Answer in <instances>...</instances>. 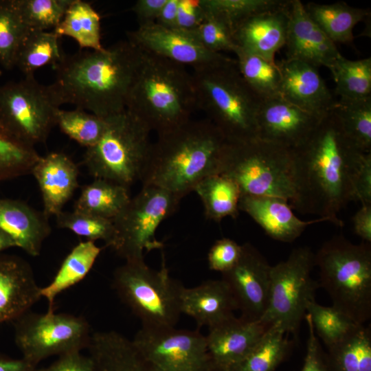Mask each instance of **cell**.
<instances>
[{"label":"cell","mask_w":371,"mask_h":371,"mask_svg":"<svg viewBox=\"0 0 371 371\" xmlns=\"http://www.w3.org/2000/svg\"><path fill=\"white\" fill-rule=\"evenodd\" d=\"M366 153L355 146L335 114L328 112L308 140L293 150L295 198L291 207L342 227L338 213L357 201L355 181Z\"/></svg>","instance_id":"cell-1"},{"label":"cell","mask_w":371,"mask_h":371,"mask_svg":"<svg viewBox=\"0 0 371 371\" xmlns=\"http://www.w3.org/2000/svg\"><path fill=\"white\" fill-rule=\"evenodd\" d=\"M142 51L128 39L100 50L65 55L49 86L58 106L73 104L108 119L126 110Z\"/></svg>","instance_id":"cell-2"},{"label":"cell","mask_w":371,"mask_h":371,"mask_svg":"<svg viewBox=\"0 0 371 371\" xmlns=\"http://www.w3.org/2000/svg\"><path fill=\"white\" fill-rule=\"evenodd\" d=\"M227 140L208 119L190 120L157 135L152 143L140 182L172 192L181 199L205 177L221 172Z\"/></svg>","instance_id":"cell-3"},{"label":"cell","mask_w":371,"mask_h":371,"mask_svg":"<svg viewBox=\"0 0 371 371\" xmlns=\"http://www.w3.org/2000/svg\"><path fill=\"white\" fill-rule=\"evenodd\" d=\"M142 51L126 109L159 135L191 120L197 109L193 78L185 67Z\"/></svg>","instance_id":"cell-4"},{"label":"cell","mask_w":371,"mask_h":371,"mask_svg":"<svg viewBox=\"0 0 371 371\" xmlns=\"http://www.w3.org/2000/svg\"><path fill=\"white\" fill-rule=\"evenodd\" d=\"M197 108L227 142L257 137L256 117L261 100L242 78L236 60L194 71Z\"/></svg>","instance_id":"cell-5"},{"label":"cell","mask_w":371,"mask_h":371,"mask_svg":"<svg viewBox=\"0 0 371 371\" xmlns=\"http://www.w3.org/2000/svg\"><path fill=\"white\" fill-rule=\"evenodd\" d=\"M315 265L333 306L364 325L371 318V243L334 236L315 254Z\"/></svg>","instance_id":"cell-6"},{"label":"cell","mask_w":371,"mask_h":371,"mask_svg":"<svg viewBox=\"0 0 371 371\" xmlns=\"http://www.w3.org/2000/svg\"><path fill=\"white\" fill-rule=\"evenodd\" d=\"M293 150L258 137L227 142L221 172L239 186L241 196L295 198Z\"/></svg>","instance_id":"cell-7"},{"label":"cell","mask_w":371,"mask_h":371,"mask_svg":"<svg viewBox=\"0 0 371 371\" xmlns=\"http://www.w3.org/2000/svg\"><path fill=\"white\" fill-rule=\"evenodd\" d=\"M107 120L103 135L86 149L82 163L94 179L129 188L142 179L152 144L151 131L126 109Z\"/></svg>","instance_id":"cell-8"},{"label":"cell","mask_w":371,"mask_h":371,"mask_svg":"<svg viewBox=\"0 0 371 371\" xmlns=\"http://www.w3.org/2000/svg\"><path fill=\"white\" fill-rule=\"evenodd\" d=\"M113 289L146 328L175 327L180 315L183 286L170 275L165 262L157 271L144 260L125 261L113 275Z\"/></svg>","instance_id":"cell-9"},{"label":"cell","mask_w":371,"mask_h":371,"mask_svg":"<svg viewBox=\"0 0 371 371\" xmlns=\"http://www.w3.org/2000/svg\"><path fill=\"white\" fill-rule=\"evenodd\" d=\"M315 266V254L308 247L294 249L286 260L271 266L268 306L260 321L296 336L319 286L311 277Z\"/></svg>","instance_id":"cell-10"},{"label":"cell","mask_w":371,"mask_h":371,"mask_svg":"<svg viewBox=\"0 0 371 371\" xmlns=\"http://www.w3.org/2000/svg\"><path fill=\"white\" fill-rule=\"evenodd\" d=\"M181 199L164 188L142 186L113 220L115 252L125 261L144 260V252L164 247L155 237L159 225L175 213Z\"/></svg>","instance_id":"cell-11"},{"label":"cell","mask_w":371,"mask_h":371,"mask_svg":"<svg viewBox=\"0 0 371 371\" xmlns=\"http://www.w3.org/2000/svg\"><path fill=\"white\" fill-rule=\"evenodd\" d=\"M58 109L49 86L34 75L0 86V124L27 145L34 147L47 141Z\"/></svg>","instance_id":"cell-12"},{"label":"cell","mask_w":371,"mask_h":371,"mask_svg":"<svg viewBox=\"0 0 371 371\" xmlns=\"http://www.w3.org/2000/svg\"><path fill=\"white\" fill-rule=\"evenodd\" d=\"M14 328L21 357L36 366L52 356L87 348L92 334L84 317L54 311H28L14 321Z\"/></svg>","instance_id":"cell-13"},{"label":"cell","mask_w":371,"mask_h":371,"mask_svg":"<svg viewBox=\"0 0 371 371\" xmlns=\"http://www.w3.org/2000/svg\"><path fill=\"white\" fill-rule=\"evenodd\" d=\"M133 341L161 371H217L198 330L142 326Z\"/></svg>","instance_id":"cell-14"},{"label":"cell","mask_w":371,"mask_h":371,"mask_svg":"<svg viewBox=\"0 0 371 371\" xmlns=\"http://www.w3.org/2000/svg\"><path fill=\"white\" fill-rule=\"evenodd\" d=\"M271 266L249 243L242 245L240 257L230 270L222 273L242 317L259 321L269 303Z\"/></svg>","instance_id":"cell-15"},{"label":"cell","mask_w":371,"mask_h":371,"mask_svg":"<svg viewBox=\"0 0 371 371\" xmlns=\"http://www.w3.org/2000/svg\"><path fill=\"white\" fill-rule=\"evenodd\" d=\"M128 40L143 51L164 58L194 71L226 63L232 59L203 47L192 34L156 23L129 32Z\"/></svg>","instance_id":"cell-16"},{"label":"cell","mask_w":371,"mask_h":371,"mask_svg":"<svg viewBox=\"0 0 371 371\" xmlns=\"http://www.w3.org/2000/svg\"><path fill=\"white\" fill-rule=\"evenodd\" d=\"M323 117L306 111L281 97L265 100L257 114V137L293 150L308 140Z\"/></svg>","instance_id":"cell-17"},{"label":"cell","mask_w":371,"mask_h":371,"mask_svg":"<svg viewBox=\"0 0 371 371\" xmlns=\"http://www.w3.org/2000/svg\"><path fill=\"white\" fill-rule=\"evenodd\" d=\"M286 59L297 60L328 69L341 54L334 43L311 19L299 0H290Z\"/></svg>","instance_id":"cell-18"},{"label":"cell","mask_w":371,"mask_h":371,"mask_svg":"<svg viewBox=\"0 0 371 371\" xmlns=\"http://www.w3.org/2000/svg\"><path fill=\"white\" fill-rule=\"evenodd\" d=\"M289 1L278 7L254 13L236 24L233 35L238 49L275 60L276 53L286 43Z\"/></svg>","instance_id":"cell-19"},{"label":"cell","mask_w":371,"mask_h":371,"mask_svg":"<svg viewBox=\"0 0 371 371\" xmlns=\"http://www.w3.org/2000/svg\"><path fill=\"white\" fill-rule=\"evenodd\" d=\"M270 325L234 315L209 328L205 336L217 371H229L258 343Z\"/></svg>","instance_id":"cell-20"},{"label":"cell","mask_w":371,"mask_h":371,"mask_svg":"<svg viewBox=\"0 0 371 371\" xmlns=\"http://www.w3.org/2000/svg\"><path fill=\"white\" fill-rule=\"evenodd\" d=\"M276 63L281 74V98L319 116L331 111L336 100L317 67L286 58Z\"/></svg>","instance_id":"cell-21"},{"label":"cell","mask_w":371,"mask_h":371,"mask_svg":"<svg viewBox=\"0 0 371 371\" xmlns=\"http://www.w3.org/2000/svg\"><path fill=\"white\" fill-rule=\"evenodd\" d=\"M41 289L25 260L0 253V324L30 311L41 297Z\"/></svg>","instance_id":"cell-22"},{"label":"cell","mask_w":371,"mask_h":371,"mask_svg":"<svg viewBox=\"0 0 371 371\" xmlns=\"http://www.w3.org/2000/svg\"><path fill=\"white\" fill-rule=\"evenodd\" d=\"M31 174L39 187L43 211L48 217L62 212L79 186L78 166L62 152H52L40 156Z\"/></svg>","instance_id":"cell-23"},{"label":"cell","mask_w":371,"mask_h":371,"mask_svg":"<svg viewBox=\"0 0 371 371\" xmlns=\"http://www.w3.org/2000/svg\"><path fill=\"white\" fill-rule=\"evenodd\" d=\"M238 207L251 217L269 237L284 243L294 241L310 225L330 222L326 218L301 220L294 214L287 201L275 196H241Z\"/></svg>","instance_id":"cell-24"},{"label":"cell","mask_w":371,"mask_h":371,"mask_svg":"<svg viewBox=\"0 0 371 371\" xmlns=\"http://www.w3.org/2000/svg\"><path fill=\"white\" fill-rule=\"evenodd\" d=\"M0 229L8 234L17 247L32 256L40 255L52 229L49 217L25 202L0 198Z\"/></svg>","instance_id":"cell-25"},{"label":"cell","mask_w":371,"mask_h":371,"mask_svg":"<svg viewBox=\"0 0 371 371\" xmlns=\"http://www.w3.org/2000/svg\"><path fill=\"white\" fill-rule=\"evenodd\" d=\"M181 310L199 326L211 328L234 316L237 306L229 289L221 279L207 280L192 288L183 287Z\"/></svg>","instance_id":"cell-26"},{"label":"cell","mask_w":371,"mask_h":371,"mask_svg":"<svg viewBox=\"0 0 371 371\" xmlns=\"http://www.w3.org/2000/svg\"><path fill=\"white\" fill-rule=\"evenodd\" d=\"M87 348L96 371H161L133 340L115 330L92 333Z\"/></svg>","instance_id":"cell-27"},{"label":"cell","mask_w":371,"mask_h":371,"mask_svg":"<svg viewBox=\"0 0 371 371\" xmlns=\"http://www.w3.org/2000/svg\"><path fill=\"white\" fill-rule=\"evenodd\" d=\"M304 6L311 19L334 43H351L355 26L370 15L369 9L352 7L344 2H309Z\"/></svg>","instance_id":"cell-28"},{"label":"cell","mask_w":371,"mask_h":371,"mask_svg":"<svg viewBox=\"0 0 371 371\" xmlns=\"http://www.w3.org/2000/svg\"><path fill=\"white\" fill-rule=\"evenodd\" d=\"M101 251L102 248L91 240L80 242L71 250L51 282L41 289V297L48 302L47 311H54V301L59 294L86 277Z\"/></svg>","instance_id":"cell-29"},{"label":"cell","mask_w":371,"mask_h":371,"mask_svg":"<svg viewBox=\"0 0 371 371\" xmlns=\"http://www.w3.org/2000/svg\"><path fill=\"white\" fill-rule=\"evenodd\" d=\"M194 191L201 200L207 219L220 222L227 216L238 217L241 192L238 184L227 176H208L195 186Z\"/></svg>","instance_id":"cell-30"},{"label":"cell","mask_w":371,"mask_h":371,"mask_svg":"<svg viewBox=\"0 0 371 371\" xmlns=\"http://www.w3.org/2000/svg\"><path fill=\"white\" fill-rule=\"evenodd\" d=\"M131 198L128 188L108 180L94 179L82 187L74 210L113 221Z\"/></svg>","instance_id":"cell-31"},{"label":"cell","mask_w":371,"mask_h":371,"mask_svg":"<svg viewBox=\"0 0 371 371\" xmlns=\"http://www.w3.org/2000/svg\"><path fill=\"white\" fill-rule=\"evenodd\" d=\"M326 358L330 371H371V330L357 325L329 346Z\"/></svg>","instance_id":"cell-32"},{"label":"cell","mask_w":371,"mask_h":371,"mask_svg":"<svg viewBox=\"0 0 371 371\" xmlns=\"http://www.w3.org/2000/svg\"><path fill=\"white\" fill-rule=\"evenodd\" d=\"M60 37L73 38L81 48L100 50L101 43L100 17L90 3L73 0L62 21L53 30Z\"/></svg>","instance_id":"cell-33"},{"label":"cell","mask_w":371,"mask_h":371,"mask_svg":"<svg viewBox=\"0 0 371 371\" xmlns=\"http://www.w3.org/2000/svg\"><path fill=\"white\" fill-rule=\"evenodd\" d=\"M59 40L60 36L53 30H30L17 52L15 67L24 76L34 75L45 65L54 68L65 56Z\"/></svg>","instance_id":"cell-34"},{"label":"cell","mask_w":371,"mask_h":371,"mask_svg":"<svg viewBox=\"0 0 371 371\" xmlns=\"http://www.w3.org/2000/svg\"><path fill=\"white\" fill-rule=\"evenodd\" d=\"M234 54L242 78L262 102L281 97V74L275 60L238 49Z\"/></svg>","instance_id":"cell-35"},{"label":"cell","mask_w":371,"mask_h":371,"mask_svg":"<svg viewBox=\"0 0 371 371\" xmlns=\"http://www.w3.org/2000/svg\"><path fill=\"white\" fill-rule=\"evenodd\" d=\"M286 335L278 324L271 325L251 351L229 371H275L293 345Z\"/></svg>","instance_id":"cell-36"},{"label":"cell","mask_w":371,"mask_h":371,"mask_svg":"<svg viewBox=\"0 0 371 371\" xmlns=\"http://www.w3.org/2000/svg\"><path fill=\"white\" fill-rule=\"evenodd\" d=\"M346 136L359 150L371 153V97L341 99L331 109Z\"/></svg>","instance_id":"cell-37"},{"label":"cell","mask_w":371,"mask_h":371,"mask_svg":"<svg viewBox=\"0 0 371 371\" xmlns=\"http://www.w3.org/2000/svg\"><path fill=\"white\" fill-rule=\"evenodd\" d=\"M341 99L371 97V58L350 60L341 54L329 69Z\"/></svg>","instance_id":"cell-38"},{"label":"cell","mask_w":371,"mask_h":371,"mask_svg":"<svg viewBox=\"0 0 371 371\" xmlns=\"http://www.w3.org/2000/svg\"><path fill=\"white\" fill-rule=\"evenodd\" d=\"M108 124L101 118L82 109H58L56 125L69 138L87 148L96 144L103 135Z\"/></svg>","instance_id":"cell-39"},{"label":"cell","mask_w":371,"mask_h":371,"mask_svg":"<svg viewBox=\"0 0 371 371\" xmlns=\"http://www.w3.org/2000/svg\"><path fill=\"white\" fill-rule=\"evenodd\" d=\"M30 30L23 21L15 0H0V65L5 69L15 67L17 52Z\"/></svg>","instance_id":"cell-40"},{"label":"cell","mask_w":371,"mask_h":371,"mask_svg":"<svg viewBox=\"0 0 371 371\" xmlns=\"http://www.w3.org/2000/svg\"><path fill=\"white\" fill-rule=\"evenodd\" d=\"M39 157L34 146L19 140L0 124V182L31 174Z\"/></svg>","instance_id":"cell-41"},{"label":"cell","mask_w":371,"mask_h":371,"mask_svg":"<svg viewBox=\"0 0 371 371\" xmlns=\"http://www.w3.org/2000/svg\"><path fill=\"white\" fill-rule=\"evenodd\" d=\"M55 216L58 227L70 230L87 240H103L106 247L113 248L116 232L112 220L74 210H63Z\"/></svg>","instance_id":"cell-42"},{"label":"cell","mask_w":371,"mask_h":371,"mask_svg":"<svg viewBox=\"0 0 371 371\" xmlns=\"http://www.w3.org/2000/svg\"><path fill=\"white\" fill-rule=\"evenodd\" d=\"M316 335L328 348L342 339L357 325L346 315L334 306H325L315 300L306 306Z\"/></svg>","instance_id":"cell-43"},{"label":"cell","mask_w":371,"mask_h":371,"mask_svg":"<svg viewBox=\"0 0 371 371\" xmlns=\"http://www.w3.org/2000/svg\"><path fill=\"white\" fill-rule=\"evenodd\" d=\"M73 0H15L21 17L31 30L58 26Z\"/></svg>","instance_id":"cell-44"},{"label":"cell","mask_w":371,"mask_h":371,"mask_svg":"<svg viewBox=\"0 0 371 371\" xmlns=\"http://www.w3.org/2000/svg\"><path fill=\"white\" fill-rule=\"evenodd\" d=\"M284 0H203L207 14L213 16L232 29L247 16L274 8L284 3Z\"/></svg>","instance_id":"cell-45"},{"label":"cell","mask_w":371,"mask_h":371,"mask_svg":"<svg viewBox=\"0 0 371 371\" xmlns=\"http://www.w3.org/2000/svg\"><path fill=\"white\" fill-rule=\"evenodd\" d=\"M193 35L203 47L212 52L229 51L234 53L238 49L233 29L223 21L207 14Z\"/></svg>","instance_id":"cell-46"},{"label":"cell","mask_w":371,"mask_h":371,"mask_svg":"<svg viewBox=\"0 0 371 371\" xmlns=\"http://www.w3.org/2000/svg\"><path fill=\"white\" fill-rule=\"evenodd\" d=\"M241 253L242 245L236 241L227 238L217 240L207 254L209 268L221 273H225L235 266Z\"/></svg>","instance_id":"cell-47"},{"label":"cell","mask_w":371,"mask_h":371,"mask_svg":"<svg viewBox=\"0 0 371 371\" xmlns=\"http://www.w3.org/2000/svg\"><path fill=\"white\" fill-rule=\"evenodd\" d=\"M205 17L203 0H179L176 29L193 34Z\"/></svg>","instance_id":"cell-48"},{"label":"cell","mask_w":371,"mask_h":371,"mask_svg":"<svg viewBox=\"0 0 371 371\" xmlns=\"http://www.w3.org/2000/svg\"><path fill=\"white\" fill-rule=\"evenodd\" d=\"M304 319L308 329L306 352L301 371H330L326 354L316 335L309 314L306 313Z\"/></svg>","instance_id":"cell-49"},{"label":"cell","mask_w":371,"mask_h":371,"mask_svg":"<svg viewBox=\"0 0 371 371\" xmlns=\"http://www.w3.org/2000/svg\"><path fill=\"white\" fill-rule=\"evenodd\" d=\"M50 365L36 371H96L92 358L80 350H74L60 356Z\"/></svg>","instance_id":"cell-50"},{"label":"cell","mask_w":371,"mask_h":371,"mask_svg":"<svg viewBox=\"0 0 371 371\" xmlns=\"http://www.w3.org/2000/svg\"><path fill=\"white\" fill-rule=\"evenodd\" d=\"M357 201L361 205L371 204V153H366L359 168L356 181Z\"/></svg>","instance_id":"cell-51"},{"label":"cell","mask_w":371,"mask_h":371,"mask_svg":"<svg viewBox=\"0 0 371 371\" xmlns=\"http://www.w3.org/2000/svg\"><path fill=\"white\" fill-rule=\"evenodd\" d=\"M167 0H137L131 10L136 16L138 27L155 23Z\"/></svg>","instance_id":"cell-52"},{"label":"cell","mask_w":371,"mask_h":371,"mask_svg":"<svg viewBox=\"0 0 371 371\" xmlns=\"http://www.w3.org/2000/svg\"><path fill=\"white\" fill-rule=\"evenodd\" d=\"M352 224L355 234L363 242L371 243V204L361 205L352 217Z\"/></svg>","instance_id":"cell-53"},{"label":"cell","mask_w":371,"mask_h":371,"mask_svg":"<svg viewBox=\"0 0 371 371\" xmlns=\"http://www.w3.org/2000/svg\"><path fill=\"white\" fill-rule=\"evenodd\" d=\"M179 0H167L155 23L166 27L176 28Z\"/></svg>","instance_id":"cell-54"},{"label":"cell","mask_w":371,"mask_h":371,"mask_svg":"<svg viewBox=\"0 0 371 371\" xmlns=\"http://www.w3.org/2000/svg\"><path fill=\"white\" fill-rule=\"evenodd\" d=\"M37 366L23 358H12L0 353V371H36Z\"/></svg>","instance_id":"cell-55"},{"label":"cell","mask_w":371,"mask_h":371,"mask_svg":"<svg viewBox=\"0 0 371 371\" xmlns=\"http://www.w3.org/2000/svg\"><path fill=\"white\" fill-rule=\"evenodd\" d=\"M15 247L16 246L13 239L0 229V253H3V251Z\"/></svg>","instance_id":"cell-56"},{"label":"cell","mask_w":371,"mask_h":371,"mask_svg":"<svg viewBox=\"0 0 371 371\" xmlns=\"http://www.w3.org/2000/svg\"><path fill=\"white\" fill-rule=\"evenodd\" d=\"M1 70H0V76H1Z\"/></svg>","instance_id":"cell-57"}]
</instances>
